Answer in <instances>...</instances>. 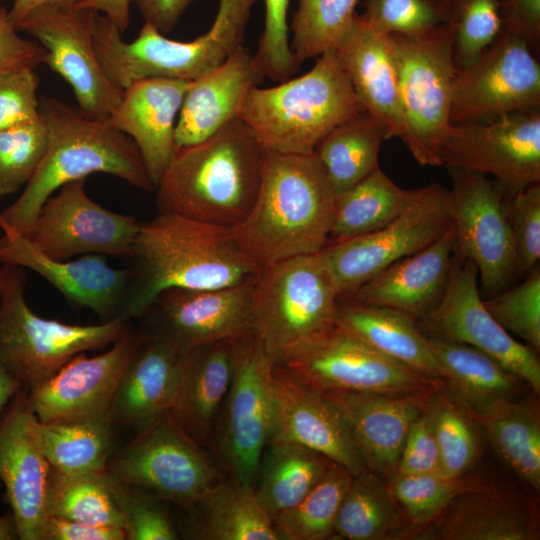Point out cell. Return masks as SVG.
Listing matches in <instances>:
<instances>
[{
	"mask_svg": "<svg viewBox=\"0 0 540 540\" xmlns=\"http://www.w3.org/2000/svg\"><path fill=\"white\" fill-rule=\"evenodd\" d=\"M86 178L70 181L42 205L29 235L47 256L65 260L75 255L130 258L141 221L92 200Z\"/></svg>",
	"mask_w": 540,
	"mask_h": 540,
	"instance_id": "19",
	"label": "cell"
},
{
	"mask_svg": "<svg viewBox=\"0 0 540 540\" xmlns=\"http://www.w3.org/2000/svg\"><path fill=\"white\" fill-rule=\"evenodd\" d=\"M519 285L483 301L494 319L536 352L540 351V269L527 273Z\"/></svg>",
	"mask_w": 540,
	"mask_h": 540,
	"instance_id": "48",
	"label": "cell"
},
{
	"mask_svg": "<svg viewBox=\"0 0 540 540\" xmlns=\"http://www.w3.org/2000/svg\"><path fill=\"white\" fill-rule=\"evenodd\" d=\"M262 80L253 55L242 46L190 81L175 127L177 148L197 144L238 118L248 92Z\"/></svg>",
	"mask_w": 540,
	"mask_h": 540,
	"instance_id": "28",
	"label": "cell"
},
{
	"mask_svg": "<svg viewBox=\"0 0 540 540\" xmlns=\"http://www.w3.org/2000/svg\"><path fill=\"white\" fill-rule=\"evenodd\" d=\"M120 317L138 319L163 290L217 289L254 279L261 266L238 245L231 227L171 212L141 222Z\"/></svg>",
	"mask_w": 540,
	"mask_h": 540,
	"instance_id": "1",
	"label": "cell"
},
{
	"mask_svg": "<svg viewBox=\"0 0 540 540\" xmlns=\"http://www.w3.org/2000/svg\"><path fill=\"white\" fill-rule=\"evenodd\" d=\"M131 0H84L77 8L91 9L105 15L123 33L130 23Z\"/></svg>",
	"mask_w": 540,
	"mask_h": 540,
	"instance_id": "59",
	"label": "cell"
},
{
	"mask_svg": "<svg viewBox=\"0 0 540 540\" xmlns=\"http://www.w3.org/2000/svg\"><path fill=\"white\" fill-rule=\"evenodd\" d=\"M21 389V383L0 363V412Z\"/></svg>",
	"mask_w": 540,
	"mask_h": 540,
	"instance_id": "61",
	"label": "cell"
},
{
	"mask_svg": "<svg viewBox=\"0 0 540 540\" xmlns=\"http://www.w3.org/2000/svg\"><path fill=\"white\" fill-rule=\"evenodd\" d=\"M38 84L33 68L0 72V130L39 119Z\"/></svg>",
	"mask_w": 540,
	"mask_h": 540,
	"instance_id": "53",
	"label": "cell"
},
{
	"mask_svg": "<svg viewBox=\"0 0 540 540\" xmlns=\"http://www.w3.org/2000/svg\"><path fill=\"white\" fill-rule=\"evenodd\" d=\"M333 463L303 445L270 441L261 458L255 491L271 520L297 505Z\"/></svg>",
	"mask_w": 540,
	"mask_h": 540,
	"instance_id": "35",
	"label": "cell"
},
{
	"mask_svg": "<svg viewBox=\"0 0 540 540\" xmlns=\"http://www.w3.org/2000/svg\"><path fill=\"white\" fill-rule=\"evenodd\" d=\"M387 480L368 469L353 475L334 525L333 539L386 540L411 536Z\"/></svg>",
	"mask_w": 540,
	"mask_h": 540,
	"instance_id": "37",
	"label": "cell"
},
{
	"mask_svg": "<svg viewBox=\"0 0 540 540\" xmlns=\"http://www.w3.org/2000/svg\"><path fill=\"white\" fill-rule=\"evenodd\" d=\"M1 267L0 363L25 390L53 376L76 355L110 346L129 326L122 317L96 325L40 317L25 298V269Z\"/></svg>",
	"mask_w": 540,
	"mask_h": 540,
	"instance_id": "7",
	"label": "cell"
},
{
	"mask_svg": "<svg viewBox=\"0 0 540 540\" xmlns=\"http://www.w3.org/2000/svg\"><path fill=\"white\" fill-rule=\"evenodd\" d=\"M384 127L369 113L345 121L328 132L313 154L337 196L349 190L378 167Z\"/></svg>",
	"mask_w": 540,
	"mask_h": 540,
	"instance_id": "38",
	"label": "cell"
},
{
	"mask_svg": "<svg viewBox=\"0 0 540 540\" xmlns=\"http://www.w3.org/2000/svg\"><path fill=\"white\" fill-rule=\"evenodd\" d=\"M440 158L447 167L493 175L509 193L539 183L540 109L451 123Z\"/></svg>",
	"mask_w": 540,
	"mask_h": 540,
	"instance_id": "17",
	"label": "cell"
},
{
	"mask_svg": "<svg viewBox=\"0 0 540 540\" xmlns=\"http://www.w3.org/2000/svg\"><path fill=\"white\" fill-rule=\"evenodd\" d=\"M358 0H298L291 19V50L301 65L334 49L356 16Z\"/></svg>",
	"mask_w": 540,
	"mask_h": 540,
	"instance_id": "44",
	"label": "cell"
},
{
	"mask_svg": "<svg viewBox=\"0 0 540 540\" xmlns=\"http://www.w3.org/2000/svg\"><path fill=\"white\" fill-rule=\"evenodd\" d=\"M360 17L387 35L416 36L444 24V0H365Z\"/></svg>",
	"mask_w": 540,
	"mask_h": 540,
	"instance_id": "50",
	"label": "cell"
},
{
	"mask_svg": "<svg viewBox=\"0 0 540 540\" xmlns=\"http://www.w3.org/2000/svg\"><path fill=\"white\" fill-rule=\"evenodd\" d=\"M424 335L440 365L444 388L470 414L518 399L527 385L497 360L470 345Z\"/></svg>",
	"mask_w": 540,
	"mask_h": 540,
	"instance_id": "32",
	"label": "cell"
},
{
	"mask_svg": "<svg viewBox=\"0 0 540 540\" xmlns=\"http://www.w3.org/2000/svg\"><path fill=\"white\" fill-rule=\"evenodd\" d=\"M422 539L539 540L535 506L498 486L471 482L431 523L419 529Z\"/></svg>",
	"mask_w": 540,
	"mask_h": 540,
	"instance_id": "25",
	"label": "cell"
},
{
	"mask_svg": "<svg viewBox=\"0 0 540 540\" xmlns=\"http://www.w3.org/2000/svg\"><path fill=\"white\" fill-rule=\"evenodd\" d=\"M335 324L381 354L442 380L440 365L413 316L388 307L339 300Z\"/></svg>",
	"mask_w": 540,
	"mask_h": 540,
	"instance_id": "33",
	"label": "cell"
},
{
	"mask_svg": "<svg viewBox=\"0 0 540 540\" xmlns=\"http://www.w3.org/2000/svg\"><path fill=\"white\" fill-rule=\"evenodd\" d=\"M39 119L0 130V196L17 192L31 180L47 148Z\"/></svg>",
	"mask_w": 540,
	"mask_h": 540,
	"instance_id": "47",
	"label": "cell"
},
{
	"mask_svg": "<svg viewBox=\"0 0 540 540\" xmlns=\"http://www.w3.org/2000/svg\"><path fill=\"white\" fill-rule=\"evenodd\" d=\"M39 116L47 131L46 152L20 196L0 211V229L29 235L42 205L56 190L93 173L154 190L137 146L109 118L87 116L49 96L39 99Z\"/></svg>",
	"mask_w": 540,
	"mask_h": 540,
	"instance_id": "3",
	"label": "cell"
},
{
	"mask_svg": "<svg viewBox=\"0 0 540 540\" xmlns=\"http://www.w3.org/2000/svg\"><path fill=\"white\" fill-rule=\"evenodd\" d=\"M181 357L169 344L144 336L119 381L111 407L112 423L138 430L169 411Z\"/></svg>",
	"mask_w": 540,
	"mask_h": 540,
	"instance_id": "31",
	"label": "cell"
},
{
	"mask_svg": "<svg viewBox=\"0 0 540 540\" xmlns=\"http://www.w3.org/2000/svg\"><path fill=\"white\" fill-rule=\"evenodd\" d=\"M447 168L452 177L454 253L475 263L483 289L493 296L518 274L505 189L480 172Z\"/></svg>",
	"mask_w": 540,
	"mask_h": 540,
	"instance_id": "13",
	"label": "cell"
},
{
	"mask_svg": "<svg viewBox=\"0 0 540 540\" xmlns=\"http://www.w3.org/2000/svg\"><path fill=\"white\" fill-rule=\"evenodd\" d=\"M110 420L40 423L43 452L51 468L61 474L106 472L115 451Z\"/></svg>",
	"mask_w": 540,
	"mask_h": 540,
	"instance_id": "40",
	"label": "cell"
},
{
	"mask_svg": "<svg viewBox=\"0 0 540 540\" xmlns=\"http://www.w3.org/2000/svg\"><path fill=\"white\" fill-rule=\"evenodd\" d=\"M352 478L349 470L333 463L297 505L273 520L279 539H333L338 511Z\"/></svg>",
	"mask_w": 540,
	"mask_h": 540,
	"instance_id": "41",
	"label": "cell"
},
{
	"mask_svg": "<svg viewBox=\"0 0 540 540\" xmlns=\"http://www.w3.org/2000/svg\"><path fill=\"white\" fill-rule=\"evenodd\" d=\"M107 473L158 499L190 508L224 477L207 454L166 411L114 451Z\"/></svg>",
	"mask_w": 540,
	"mask_h": 540,
	"instance_id": "10",
	"label": "cell"
},
{
	"mask_svg": "<svg viewBox=\"0 0 540 540\" xmlns=\"http://www.w3.org/2000/svg\"><path fill=\"white\" fill-rule=\"evenodd\" d=\"M472 480L447 478L441 474H402L395 472L387 484L414 536L434 521L450 501Z\"/></svg>",
	"mask_w": 540,
	"mask_h": 540,
	"instance_id": "45",
	"label": "cell"
},
{
	"mask_svg": "<svg viewBox=\"0 0 540 540\" xmlns=\"http://www.w3.org/2000/svg\"><path fill=\"white\" fill-rule=\"evenodd\" d=\"M540 109V64L528 45L500 32L466 67L453 86L451 123L490 121Z\"/></svg>",
	"mask_w": 540,
	"mask_h": 540,
	"instance_id": "15",
	"label": "cell"
},
{
	"mask_svg": "<svg viewBox=\"0 0 540 540\" xmlns=\"http://www.w3.org/2000/svg\"><path fill=\"white\" fill-rule=\"evenodd\" d=\"M397 59L403 131L400 139L422 166L442 165L451 126L457 67L445 24L416 36L390 35Z\"/></svg>",
	"mask_w": 540,
	"mask_h": 540,
	"instance_id": "8",
	"label": "cell"
},
{
	"mask_svg": "<svg viewBox=\"0 0 540 540\" xmlns=\"http://www.w3.org/2000/svg\"><path fill=\"white\" fill-rule=\"evenodd\" d=\"M14 539H18V534L13 516H0V540Z\"/></svg>",
	"mask_w": 540,
	"mask_h": 540,
	"instance_id": "62",
	"label": "cell"
},
{
	"mask_svg": "<svg viewBox=\"0 0 540 540\" xmlns=\"http://www.w3.org/2000/svg\"><path fill=\"white\" fill-rule=\"evenodd\" d=\"M272 383L274 426L270 441L303 445L353 475L367 470L343 416L325 394L278 364H273Z\"/></svg>",
	"mask_w": 540,
	"mask_h": 540,
	"instance_id": "23",
	"label": "cell"
},
{
	"mask_svg": "<svg viewBox=\"0 0 540 540\" xmlns=\"http://www.w3.org/2000/svg\"><path fill=\"white\" fill-rule=\"evenodd\" d=\"M255 279L217 289L172 287L161 291L138 318L140 332L183 354L251 332Z\"/></svg>",
	"mask_w": 540,
	"mask_h": 540,
	"instance_id": "16",
	"label": "cell"
},
{
	"mask_svg": "<svg viewBox=\"0 0 540 540\" xmlns=\"http://www.w3.org/2000/svg\"><path fill=\"white\" fill-rule=\"evenodd\" d=\"M192 538L202 540H280L260 504L255 487L223 479L191 506Z\"/></svg>",
	"mask_w": 540,
	"mask_h": 540,
	"instance_id": "34",
	"label": "cell"
},
{
	"mask_svg": "<svg viewBox=\"0 0 540 540\" xmlns=\"http://www.w3.org/2000/svg\"><path fill=\"white\" fill-rule=\"evenodd\" d=\"M334 51L366 112L384 127L387 139L400 138L403 119L399 75L390 35L356 14Z\"/></svg>",
	"mask_w": 540,
	"mask_h": 540,
	"instance_id": "27",
	"label": "cell"
},
{
	"mask_svg": "<svg viewBox=\"0 0 540 540\" xmlns=\"http://www.w3.org/2000/svg\"><path fill=\"white\" fill-rule=\"evenodd\" d=\"M264 2V29L253 58L263 78L280 83L292 78L300 67L291 50L288 36L289 0H264Z\"/></svg>",
	"mask_w": 540,
	"mask_h": 540,
	"instance_id": "51",
	"label": "cell"
},
{
	"mask_svg": "<svg viewBox=\"0 0 540 540\" xmlns=\"http://www.w3.org/2000/svg\"><path fill=\"white\" fill-rule=\"evenodd\" d=\"M45 58V48L19 36L9 22L7 8L0 7V72L22 67L36 69Z\"/></svg>",
	"mask_w": 540,
	"mask_h": 540,
	"instance_id": "56",
	"label": "cell"
},
{
	"mask_svg": "<svg viewBox=\"0 0 540 540\" xmlns=\"http://www.w3.org/2000/svg\"><path fill=\"white\" fill-rule=\"evenodd\" d=\"M501 31L523 40L536 54L540 47V0H498Z\"/></svg>",
	"mask_w": 540,
	"mask_h": 540,
	"instance_id": "55",
	"label": "cell"
},
{
	"mask_svg": "<svg viewBox=\"0 0 540 540\" xmlns=\"http://www.w3.org/2000/svg\"><path fill=\"white\" fill-rule=\"evenodd\" d=\"M278 365L327 393H427L443 380L425 376L335 326Z\"/></svg>",
	"mask_w": 540,
	"mask_h": 540,
	"instance_id": "12",
	"label": "cell"
},
{
	"mask_svg": "<svg viewBox=\"0 0 540 540\" xmlns=\"http://www.w3.org/2000/svg\"><path fill=\"white\" fill-rule=\"evenodd\" d=\"M264 154L239 118L197 144L177 148L154 189L158 212L233 228L254 205Z\"/></svg>",
	"mask_w": 540,
	"mask_h": 540,
	"instance_id": "4",
	"label": "cell"
},
{
	"mask_svg": "<svg viewBox=\"0 0 540 540\" xmlns=\"http://www.w3.org/2000/svg\"><path fill=\"white\" fill-rule=\"evenodd\" d=\"M97 12L85 8L41 6L31 11L18 31L33 36L45 48V64L72 87L85 115L109 118L123 91L105 74L93 45Z\"/></svg>",
	"mask_w": 540,
	"mask_h": 540,
	"instance_id": "18",
	"label": "cell"
},
{
	"mask_svg": "<svg viewBox=\"0 0 540 540\" xmlns=\"http://www.w3.org/2000/svg\"><path fill=\"white\" fill-rule=\"evenodd\" d=\"M444 15L458 70L474 61L501 31L498 0H444Z\"/></svg>",
	"mask_w": 540,
	"mask_h": 540,
	"instance_id": "46",
	"label": "cell"
},
{
	"mask_svg": "<svg viewBox=\"0 0 540 540\" xmlns=\"http://www.w3.org/2000/svg\"><path fill=\"white\" fill-rule=\"evenodd\" d=\"M48 509L49 515L93 526L123 529L107 472L61 474L52 469Z\"/></svg>",
	"mask_w": 540,
	"mask_h": 540,
	"instance_id": "43",
	"label": "cell"
},
{
	"mask_svg": "<svg viewBox=\"0 0 540 540\" xmlns=\"http://www.w3.org/2000/svg\"><path fill=\"white\" fill-rule=\"evenodd\" d=\"M452 226L450 190L433 182L417 188L409 206L385 227L328 242L320 254L339 300L353 295L392 263L427 247Z\"/></svg>",
	"mask_w": 540,
	"mask_h": 540,
	"instance_id": "11",
	"label": "cell"
},
{
	"mask_svg": "<svg viewBox=\"0 0 540 540\" xmlns=\"http://www.w3.org/2000/svg\"><path fill=\"white\" fill-rule=\"evenodd\" d=\"M232 342L221 340L182 354L169 410L200 445L211 446L217 418L232 379Z\"/></svg>",
	"mask_w": 540,
	"mask_h": 540,
	"instance_id": "30",
	"label": "cell"
},
{
	"mask_svg": "<svg viewBox=\"0 0 540 540\" xmlns=\"http://www.w3.org/2000/svg\"><path fill=\"white\" fill-rule=\"evenodd\" d=\"M43 540H126L124 529L93 526L56 515H49Z\"/></svg>",
	"mask_w": 540,
	"mask_h": 540,
	"instance_id": "57",
	"label": "cell"
},
{
	"mask_svg": "<svg viewBox=\"0 0 540 540\" xmlns=\"http://www.w3.org/2000/svg\"><path fill=\"white\" fill-rule=\"evenodd\" d=\"M335 205L336 195L314 154L265 149L256 200L232 228L233 235L261 267L319 253L329 241Z\"/></svg>",
	"mask_w": 540,
	"mask_h": 540,
	"instance_id": "2",
	"label": "cell"
},
{
	"mask_svg": "<svg viewBox=\"0 0 540 540\" xmlns=\"http://www.w3.org/2000/svg\"><path fill=\"white\" fill-rule=\"evenodd\" d=\"M425 408L439 449L441 474L452 479L466 477L479 457L475 420L443 383L428 395Z\"/></svg>",
	"mask_w": 540,
	"mask_h": 540,
	"instance_id": "42",
	"label": "cell"
},
{
	"mask_svg": "<svg viewBox=\"0 0 540 540\" xmlns=\"http://www.w3.org/2000/svg\"><path fill=\"white\" fill-rule=\"evenodd\" d=\"M189 83L174 78L136 81L123 90L109 116L111 124L137 146L154 189L177 150L175 127Z\"/></svg>",
	"mask_w": 540,
	"mask_h": 540,
	"instance_id": "26",
	"label": "cell"
},
{
	"mask_svg": "<svg viewBox=\"0 0 540 540\" xmlns=\"http://www.w3.org/2000/svg\"><path fill=\"white\" fill-rule=\"evenodd\" d=\"M144 22L153 25L162 34L169 33L193 0H131Z\"/></svg>",
	"mask_w": 540,
	"mask_h": 540,
	"instance_id": "58",
	"label": "cell"
},
{
	"mask_svg": "<svg viewBox=\"0 0 540 540\" xmlns=\"http://www.w3.org/2000/svg\"><path fill=\"white\" fill-rule=\"evenodd\" d=\"M107 472V471H106ZM126 540H176L178 534L158 498L107 473Z\"/></svg>",
	"mask_w": 540,
	"mask_h": 540,
	"instance_id": "49",
	"label": "cell"
},
{
	"mask_svg": "<svg viewBox=\"0 0 540 540\" xmlns=\"http://www.w3.org/2000/svg\"><path fill=\"white\" fill-rule=\"evenodd\" d=\"M415 191L396 185L378 166L362 181L336 196L328 242L350 239L385 227L409 206Z\"/></svg>",
	"mask_w": 540,
	"mask_h": 540,
	"instance_id": "39",
	"label": "cell"
},
{
	"mask_svg": "<svg viewBox=\"0 0 540 540\" xmlns=\"http://www.w3.org/2000/svg\"><path fill=\"white\" fill-rule=\"evenodd\" d=\"M338 301L320 252L262 266L254 284L251 332L279 364L336 326Z\"/></svg>",
	"mask_w": 540,
	"mask_h": 540,
	"instance_id": "6",
	"label": "cell"
},
{
	"mask_svg": "<svg viewBox=\"0 0 540 540\" xmlns=\"http://www.w3.org/2000/svg\"><path fill=\"white\" fill-rule=\"evenodd\" d=\"M455 249L453 226L422 250L375 275L346 299L392 308L416 320L428 313L446 288Z\"/></svg>",
	"mask_w": 540,
	"mask_h": 540,
	"instance_id": "29",
	"label": "cell"
},
{
	"mask_svg": "<svg viewBox=\"0 0 540 540\" xmlns=\"http://www.w3.org/2000/svg\"><path fill=\"white\" fill-rule=\"evenodd\" d=\"M1 230V264L34 271L70 304L90 309L103 321L120 317L129 287V268L115 269L95 254L73 261L54 259L43 253L28 236L8 228Z\"/></svg>",
	"mask_w": 540,
	"mask_h": 540,
	"instance_id": "22",
	"label": "cell"
},
{
	"mask_svg": "<svg viewBox=\"0 0 540 540\" xmlns=\"http://www.w3.org/2000/svg\"><path fill=\"white\" fill-rule=\"evenodd\" d=\"M365 112L334 49H330L317 56L302 76L272 87H253L238 118L266 150L313 154L334 127Z\"/></svg>",
	"mask_w": 540,
	"mask_h": 540,
	"instance_id": "5",
	"label": "cell"
},
{
	"mask_svg": "<svg viewBox=\"0 0 540 540\" xmlns=\"http://www.w3.org/2000/svg\"><path fill=\"white\" fill-rule=\"evenodd\" d=\"M507 198V211L518 274L529 273L540 258V184L523 187Z\"/></svg>",
	"mask_w": 540,
	"mask_h": 540,
	"instance_id": "52",
	"label": "cell"
},
{
	"mask_svg": "<svg viewBox=\"0 0 540 540\" xmlns=\"http://www.w3.org/2000/svg\"><path fill=\"white\" fill-rule=\"evenodd\" d=\"M396 472L402 474H441L439 449L425 406L409 428Z\"/></svg>",
	"mask_w": 540,
	"mask_h": 540,
	"instance_id": "54",
	"label": "cell"
},
{
	"mask_svg": "<svg viewBox=\"0 0 540 540\" xmlns=\"http://www.w3.org/2000/svg\"><path fill=\"white\" fill-rule=\"evenodd\" d=\"M273 362L252 332L232 342V379L212 443L234 482L254 486L274 426Z\"/></svg>",
	"mask_w": 540,
	"mask_h": 540,
	"instance_id": "9",
	"label": "cell"
},
{
	"mask_svg": "<svg viewBox=\"0 0 540 540\" xmlns=\"http://www.w3.org/2000/svg\"><path fill=\"white\" fill-rule=\"evenodd\" d=\"M474 262L453 254L451 270L439 302L417 319L422 333L470 345L497 360L540 391V361L533 348L516 340L490 314L477 285Z\"/></svg>",
	"mask_w": 540,
	"mask_h": 540,
	"instance_id": "14",
	"label": "cell"
},
{
	"mask_svg": "<svg viewBox=\"0 0 540 540\" xmlns=\"http://www.w3.org/2000/svg\"><path fill=\"white\" fill-rule=\"evenodd\" d=\"M84 0H14L8 19L10 24L18 30L24 18L34 9L41 6H53L58 8H74Z\"/></svg>",
	"mask_w": 540,
	"mask_h": 540,
	"instance_id": "60",
	"label": "cell"
},
{
	"mask_svg": "<svg viewBox=\"0 0 540 540\" xmlns=\"http://www.w3.org/2000/svg\"><path fill=\"white\" fill-rule=\"evenodd\" d=\"M143 338L139 329L129 325L105 352L92 357L80 353L53 376L27 390L38 421H111L119 381Z\"/></svg>",
	"mask_w": 540,
	"mask_h": 540,
	"instance_id": "20",
	"label": "cell"
},
{
	"mask_svg": "<svg viewBox=\"0 0 540 540\" xmlns=\"http://www.w3.org/2000/svg\"><path fill=\"white\" fill-rule=\"evenodd\" d=\"M432 391L327 393L325 396L343 416L366 468L388 480L396 472L409 428L423 411Z\"/></svg>",
	"mask_w": 540,
	"mask_h": 540,
	"instance_id": "24",
	"label": "cell"
},
{
	"mask_svg": "<svg viewBox=\"0 0 540 540\" xmlns=\"http://www.w3.org/2000/svg\"><path fill=\"white\" fill-rule=\"evenodd\" d=\"M51 473L40 441L39 421L27 390L22 388L0 417V482L18 539L43 540Z\"/></svg>",
	"mask_w": 540,
	"mask_h": 540,
	"instance_id": "21",
	"label": "cell"
},
{
	"mask_svg": "<svg viewBox=\"0 0 540 540\" xmlns=\"http://www.w3.org/2000/svg\"><path fill=\"white\" fill-rule=\"evenodd\" d=\"M470 414V413H469ZM498 456L518 478L540 491V414L538 405L514 399L470 414Z\"/></svg>",
	"mask_w": 540,
	"mask_h": 540,
	"instance_id": "36",
	"label": "cell"
},
{
	"mask_svg": "<svg viewBox=\"0 0 540 540\" xmlns=\"http://www.w3.org/2000/svg\"><path fill=\"white\" fill-rule=\"evenodd\" d=\"M2 267L0 266V291H1Z\"/></svg>",
	"mask_w": 540,
	"mask_h": 540,
	"instance_id": "63",
	"label": "cell"
}]
</instances>
